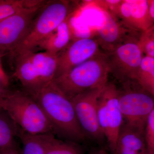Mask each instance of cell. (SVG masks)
<instances>
[{
  "label": "cell",
  "instance_id": "6da1fadb",
  "mask_svg": "<svg viewBox=\"0 0 154 154\" xmlns=\"http://www.w3.org/2000/svg\"><path fill=\"white\" fill-rule=\"evenodd\" d=\"M29 94L42 108L55 135L77 143L85 141L87 138L77 120L71 101L54 80Z\"/></svg>",
  "mask_w": 154,
  "mask_h": 154
},
{
  "label": "cell",
  "instance_id": "8992f818",
  "mask_svg": "<svg viewBox=\"0 0 154 154\" xmlns=\"http://www.w3.org/2000/svg\"><path fill=\"white\" fill-rule=\"evenodd\" d=\"M99 125L106 139L110 154H115L119 132L123 122L119 106L118 88L113 82H107L98 101Z\"/></svg>",
  "mask_w": 154,
  "mask_h": 154
},
{
  "label": "cell",
  "instance_id": "9a60e30c",
  "mask_svg": "<svg viewBox=\"0 0 154 154\" xmlns=\"http://www.w3.org/2000/svg\"><path fill=\"white\" fill-rule=\"evenodd\" d=\"M72 15V14H71ZM45 38L38 47L44 51L58 55L72 40L71 16Z\"/></svg>",
  "mask_w": 154,
  "mask_h": 154
},
{
  "label": "cell",
  "instance_id": "ac0fdd59",
  "mask_svg": "<svg viewBox=\"0 0 154 154\" xmlns=\"http://www.w3.org/2000/svg\"><path fill=\"white\" fill-rule=\"evenodd\" d=\"M135 80L143 89L154 96V58L143 57Z\"/></svg>",
  "mask_w": 154,
  "mask_h": 154
},
{
  "label": "cell",
  "instance_id": "d4e9b609",
  "mask_svg": "<svg viewBox=\"0 0 154 154\" xmlns=\"http://www.w3.org/2000/svg\"><path fill=\"white\" fill-rule=\"evenodd\" d=\"M8 85V83L6 82L0 75V98L8 91L7 89Z\"/></svg>",
  "mask_w": 154,
  "mask_h": 154
},
{
  "label": "cell",
  "instance_id": "277c9868",
  "mask_svg": "<svg viewBox=\"0 0 154 154\" xmlns=\"http://www.w3.org/2000/svg\"><path fill=\"white\" fill-rule=\"evenodd\" d=\"M72 3L67 0L47 1L36 15L26 36L11 53L13 57L33 52L45 38L71 15Z\"/></svg>",
  "mask_w": 154,
  "mask_h": 154
},
{
  "label": "cell",
  "instance_id": "f546056e",
  "mask_svg": "<svg viewBox=\"0 0 154 154\" xmlns=\"http://www.w3.org/2000/svg\"><path fill=\"white\" fill-rule=\"evenodd\" d=\"M2 111V110H1V109H0V111Z\"/></svg>",
  "mask_w": 154,
  "mask_h": 154
},
{
  "label": "cell",
  "instance_id": "ffe728a7",
  "mask_svg": "<svg viewBox=\"0 0 154 154\" xmlns=\"http://www.w3.org/2000/svg\"><path fill=\"white\" fill-rule=\"evenodd\" d=\"M42 0H0V21L26 8L43 5Z\"/></svg>",
  "mask_w": 154,
  "mask_h": 154
},
{
  "label": "cell",
  "instance_id": "83f0119b",
  "mask_svg": "<svg viewBox=\"0 0 154 154\" xmlns=\"http://www.w3.org/2000/svg\"><path fill=\"white\" fill-rule=\"evenodd\" d=\"M0 75L2 77V78L6 82L9 83L8 78V76L4 72L2 68L1 62H0Z\"/></svg>",
  "mask_w": 154,
  "mask_h": 154
},
{
  "label": "cell",
  "instance_id": "7c38bea8",
  "mask_svg": "<svg viewBox=\"0 0 154 154\" xmlns=\"http://www.w3.org/2000/svg\"><path fill=\"white\" fill-rule=\"evenodd\" d=\"M104 20L97 29V38L99 47L107 54L113 50L134 31L128 29L117 18L107 11H102Z\"/></svg>",
  "mask_w": 154,
  "mask_h": 154
},
{
  "label": "cell",
  "instance_id": "8fae6325",
  "mask_svg": "<svg viewBox=\"0 0 154 154\" xmlns=\"http://www.w3.org/2000/svg\"><path fill=\"white\" fill-rule=\"evenodd\" d=\"M149 0H122L115 17L128 29L145 31L154 25L149 16Z\"/></svg>",
  "mask_w": 154,
  "mask_h": 154
},
{
  "label": "cell",
  "instance_id": "3957f363",
  "mask_svg": "<svg viewBox=\"0 0 154 154\" xmlns=\"http://www.w3.org/2000/svg\"><path fill=\"white\" fill-rule=\"evenodd\" d=\"M109 74L107 56L100 51L53 80L70 100L85 91L104 88L108 82Z\"/></svg>",
  "mask_w": 154,
  "mask_h": 154
},
{
  "label": "cell",
  "instance_id": "4316f807",
  "mask_svg": "<svg viewBox=\"0 0 154 154\" xmlns=\"http://www.w3.org/2000/svg\"><path fill=\"white\" fill-rule=\"evenodd\" d=\"M88 154H110L102 147L94 149L89 152Z\"/></svg>",
  "mask_w": 154,
  "mask_h": 154
},
{
  "label": "cell",
  "instance_id": "d6986e66",
  "mask_svg": "<svg viewBox=\"0 0 154 154\" xmlns=\"http://www.w3.org/2000/svg\"><path fill=\"white\" fill-rule=\"evenodd\" d=\"M2 112L0 111V149L15 145L18 131L17 125L5 112Z\"/></svg>",
  "mask_w": 154,
  "mask_h": 154
},
{
  "label": "cell",
  "instance_id": "7a4b0ae2",
  "mask_svg": "<svg viewBox=\"0 0 154 154\" xmlns=\"http://www.w3.org/2000/svg\"><path fill=\"white\" fill-rule=\"evenodd\" d=\"M0 109L26 133L34 135H55L42 108L25 91L8 90L0 98Z\"/></svg>",
  "mask_w": 154,
  "mask_h": 154
},
{
  "label": "cell",
  "instance_id": "4fadbf2b",
  "mask_svg": "<svg viewBox=\"0 0 154 154\" xmlns=\"http://www.w3.org/2000/svg\"><path fill=\"white\" fill-rule=\"evenodd\" d=\"M145 127L123 121L119 132L115 154H141L145 151Z\"/></svg>",
  "mask_w": 154,
  "mask_h": 154
},
{
  "label": "cell",
  "instance_id": "e0dca14e",
  "mask_svg": "<svg viewBox=\"0 0 154 154\" xmlns=\"http://www.w3.org/2000/svg\"><path fill=\"white\" fill-rule=\"evenodd\" d=\"M44 154H85L79 144L57 138L53 134L40 135Z\"/></svg>",
  "mask_w": 154,
  "mask_h": 154
},
{
  "label": "cell",
  "instance_id": "30bf717a",
  "mask_svg": "<svg viewBox=\"0 0 154 154\" xmlns=\"http://www.w3.org/2000/svg\"><path fill=\"white\" fill-rule=\"evenodd\" d=\"M100 51L99 43L95 38L81 37L72 40L58 55L54 79L85 62Z\"/></svg>",
  "mask_w": 154,
  "mask_h": 154
},
{
  "label": "cell",
  "instance_id": "484cf974",
  "mask_svg": "<svg viewBox=\"0 0 154 154\" xmlns=\"http://www.w3.org/2000/svg\"><path fill=\"white\" fill-rule=\"evenodd\" d=\"M148 11L149 16L152 20L154 21V0H149Z\"/></svg>",
  "mask_w": 154,
  "mask_h": 154
},
{
  "label": "cell",
  "instance_id": "7402d4cb",
  "mask_svg": "<svg viewBox=\"0 0 154 154\" xmlns=\"http://www.w3.org/2000/svg\"><path fill=\"white\" fill-rule=\"evenodd\" d=\"M141 32L138 38V43L142 52L145 56L154 58V25Z\"/></svg>",
  "mask_w": 154,
  "mask_h": 154
},
{
  "label": "cell",
  "instance_id": "5b68a950",
  "mask_svg": "<svg viewBox=\"0 0 154 154\" xmlns=\"http://www.w3.org/2000/svg\"><path fill=\"white\" fill-rule=\"evenodd\" d=\"M154 96L135 80L121 83L118 88V100L123 121L145 127L149 116L154 110Z\"/></svg>",
  "mask_w": 154,
  "mask_h": 154
},
{
  "label": "cell",
  "instance_id": "ba28073f",
  "mask_svg": "<svg viewBox=\"0 0 154 154\" xmlns=\"http://www.w3.org/2000/svg\"><path fill=\"white\" fill-rule=\"evenodd\" d=\"M103 88L88 90L70 99L77 120L86 138L101 146L106 143L99 125L98 113V99Z\"/></svg>",
  "mask_w": 154,
  "mask_h": 154
},
{
  "label": "cell",
  "instance_id": "603a6c76",
  "mask_svg": "<svg viewBox=\"0 0 154 154\" xmlns=\"http://www.w3.org/2000/svg\"><path fill=\"white\" fill-rule=\"evenodd\" d=\"M144 139L148 154H154V110L148 117L144 129Z\"/></svg>",
  "mask_w": 154,
  "mask_h": 154
},
{
  "label": "cell",
  "instance_id": "9c48e42d",
  "mask_svg": "<svg viewBox=\"0 0 154 154\" xmlns=\"http://www.w3.org/2000/svg\"><path fill=\"white\" fill-rule=\"evenodd\" d=\"M45 4L22 9L0 21V52L11 53L16 49Z\"/></svg>",
  "mask_w": 154,
  "mask_h": 154
},
{
  "label": "cell",
  "instance_id": "44dd1931",
  "mask_svg": "<svg viewBox=\"0 0 154 154\" xmlns=\"http://www.w3.org/2000/svg\"><path fill=\"white\" fill-rule=\"evenodd\" d=\"M17 136L22 143V154H44L40 135L28 134L18 127Z\"/></svg>",
  "mask_w": 154,
  "mask_h": 154
},
{
  "label": "cell",
  "instance_id": "52a82bcc",
  "mask_svg": "<svg viewBox=\"0 0 154 154\" xmlns=\"http://www.w3.org/2000/svg\"><path fill=\"white\" fill-rule=\"evenodd\" d=\"M105 54L109 73L119 83L135 79L143 54L133 33Z\"/></svg>",
  "mask_w": 154,
  "mask_h": 154
},
{
  "label": "cell",
  "instance_id": "cb8c5ba5",
  "mask_svg": "<svg viewBox=\"0 0 154 154\" xmlns=\"http://www.w3.org/2000/svg\"><path fill=\"white\" fill-rule=\"evenodd\" d=\"M0 154H20L15 146V145L8 147L0 149Z\"/></svg>",
  "mask_w": 154,
  "mask_h": 154
},
{
  "label": "cell",
  "instance_id": "f1b7e54d",
  "mask_svg": "<svg viewBox=\"0 0 154 154\" xmlns=\"http://www.w3.org/2000/svg\"><path fill=\"white\" fill-rule=\"evenodd\" d=\"M141 154H148L147 152L146 151H145L143 153H142Z\"/></svg>",
  "mask_w": 154,
  "mask_h": 154
},
{
  "label": "cell",
  "instance_id": "5bb4252c",
  "mask_svg": "<svg viewBox=\"0 0 154 154\" xmlns=\"http://www.w3.org/2000/svg\"><path fill=\"white\" fill-rule=\"evenodd\" d=\"M15 59L14 77L20 82L29 94L42 87L40 80L31 61L30 52L17 55Z\"/></svg>",
  "mask_w": 154,
  "mask_h": 154
},
{
  "label": "cell",
  "instance_id": "2e32d148",
  "mask_svg": "<svg viewBox=\"0 0 154 154\" xmlns=\"http://www.w3.org/2000/svg\"><path fill=\"white\" fill-rule=\"evenodd\" d=\"M30 57L42 87L54 79L57 69L58 55L46 51L30 52Z\"/></svg>",
  "mask_w": 154,
  "mask_h": 154
}]
</instances>
